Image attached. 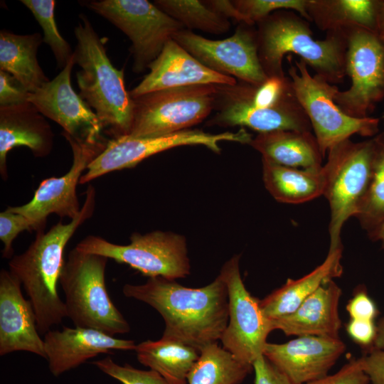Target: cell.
Returning a JSON list of instances; mask_svg holds the SVG:
<instances>
[{"label": "cell", "instance_id": "obj_22", "mask_svg": "<svg viewBox=\"0 0 384 384\" xmlns=\"http://www.w3.org/2000/svg\"><path fill=\"white\" fill-rule=\"evenodd\" d=\"M53 133L44 116L30 102L0 107V174L8 178L6 157L17 146L28 147L36 157L48 156Z\"/></svg>", "mask_w": 384, "mask_h": 384}, {"label": "cell", "instance_id": "obj_13", "mask_svg": "<svg viewBox=\"0 0 384 384\" xmlns=\"http://www.w3.org/2000/svg\"><path fill=\"white\" fill-rule=\"evenodd\" d=\"M240 255L223 266L219 277L228 296V322L220 341L223 348L242 363L252 365L263 355L267 338L273 331L264 315L260 300L246 289L239 267Z\"/></svg>", "mask_w": 384, "mask_h": 384}, {"label": "cell", "instance_id": "obj_8", "mask_svg": "<svg viewBox=\"0 0 384 384\" xmlns=\"http://www.w3.org/2000/svg\"><path fill=\"white\" fill-rule=\"evenodd\" d=\"M307 67L304 60H294V65L290 61L288 73L324 157L330 148L352 135L368 137L379 133V118H354L344 113L334 100L338 87L311 75Z\"/></svg>", "mask_w": 384, "mask_h": 384}, {"label": "cell", "instance_id": "obj_47", "mask_svg": "<svg viewBox=\"0 0 384 384\" xmlns=\"http://www.w3.org/2000/svg\"><path fill=\"white\" fill-rule=\"evenodd\" d=\"M383 126H384V120H383Z\"/></svg>", "mask_w": 384, "mask_h": 384}, {"label": "cell", "instance_id": "obj_38", "mask_svg": "<svg viewBox=\"0 0 384 384\" xmlns=\"http://www.w3.org/2000/svg\"><path fill=\"white\" fill-rule=\"evenodd\" d=\"M29 93L13 75L0 70V107L26 103Z\"/></svg>", "mask_w": 384, "mask_h": 384}, {"label": "cell", "instance_id": "obj_39", "mask_svg": "<svg viewBox=\"0 0 384 384\" xmlns=\"http://www.w3.org/2000/svg\"><path fill=\"white\" fill-rule=\"evenodd\" d=\"M252 366L255 371V384H294L264 355L258 357Z\"/></svg>", "mask_w": 384, "mask_h": 384}, {"label": "cell", "instance_id": "obj_4", "mask_svg": "<svg viewBox=\"0 0 384 384\" xmlns=\"http://www.w3.org/2000/svg\"><path fill=\"white\" fill-rule=\"evenodd\" d=\"M74 29L77 44L73 51L80 96L94 110L104 133L114 139L129 134L133 100L124 86V70L117 69L107 56L105 39L100 37L87 17Z\"/></svg>", "mask_w": 384, "mask_h": 384}, {"label": "cell", "instance_id": "obj_6", "mask_svg": "<svg viewBox=\"0 0 384 384\" xmlns=\"http://www.w3.org/2000/svg\"><path fill=\"white\" fill-rule=\"evenodd\" d=\"M373 152L372 138L359 142L347 139L327 151V161L322 169L325 178L323 196L331 213L329 247L342 245V228L359 210L372 176Z\"/></svg>", "mask_w": 384, "mask_h": 384}, {"label": "cell", "instance_id": "obj_17", "mask_svg": "<svg viewBox=\"0 0 384 384\" xmlns=\"http://www.w3.org/2000/svg\"><path fill=\"white\" fill-rule=\"evenodd\" d=\"M345 350L339 338L304 336L284 343H267L263 355L294 384H304L327 375Z\"/></svg>", "mask_w": 384, "mask_h": 384}, {"label": "cell", "instance_id": "obj_14", "mask_svg": "<svg viewBox=\"0 0 384 384\" xmlns=\"http://www.w3.org/2000/svg\"><path fill=\"white\" fill-rule=\"evenodd\" d=\"M172 39L216 73L253 85L267 78L260 63L257 30L253 26L241 23L233 35L223 40L208 39L185 28Z\"/></svg>", "mask_w": 384, "mask_h": 384}, {"label": "cell", "instance_id": "obj_15", "mask_svg": "<svg viewBox=\"0 0 384 384\" xmlns=\"http://www.w3.org/2000/svg\"><path fill=\"white\" fill-rule=\"evenodd\" d=\"M73 151V163L68 171L60 177L43 179L35 191L33 198L26 204L9 208L23 215L35 225L36 231L44 230L46 219L51 214L60 218H75L81 208L77 196V186L89 164L106 147L108 140L82 144L65 137Z\"/></svg>", "mask_w": 384, "mask_h": 384}, {"label": "cell", "instance_id": "obj_26", "mask_svg": "<svg viewBox=\"0 0 384 384\" xmlns=\"http://www.w3.org/2000/svg\"><path fill=\"white\" fill-rule=\"evenodd\" d=\"M42 42L40 33L18 35L5 30L0 32V70L13 75L30 93L50 80L37 58Z\"/></svg>", "mask_w": 384, "mask_h": 384}, {"label": "cell", "instance_id": "obj_2", "mask_svg": "<svg viewBox=\"0 0 384 384\" xmlns=\"http://www.w3.org/2000/svg\"><path fill=\"white\" fill-rule=\"evenodd\" d=\"M95 203V189L90 184L75 218L68 223L59 221L47 232L37 231L29 247L10 259L9 271L21 282L33 306L41 334L67 317L65 305L57 287L65 262L64 250L78 228L92 216Z\"/></svg>", "mask_w": 384, "mask_h": 384}, {"label": "cell", "instance_id": "obj_29", "mask_svg": "<svg viewBox=\"0 0 384 384\" xmlns=\"http://www.w3.org/2000/svg\"><path fill=\"white\" fill-rule=\"evenodd\" d=\"M379 0H307L309 21L321 31L361 27L375 33Z\"/></svg>", "mask_w": 384, "mask_h": 384}, {"label": "cell", "instance_id": "obj_27", "mask_svg": "<svg viewBox=\"0 0 384 384\" xmlns=\"http://www.w3.org/2000/svg\"><path fill=\"white\" fill-rule=\"evenodd\" d=\"M265 186L277 201L298 204L323 195L322 168L319 170L287 167L262 158Z\"/></svg>", "mask_w": 384, "mask_h": 384}, {"label": "cell", "instance_id": "obj_35", "mask_svg": "<svg viewBox=\"0 0 384 384\" xmlns=\"http://www.w3.org/2000/svg\"><path fill=\"white\" fill-rule=\"evenodd\" d=\"M92 363L102 373L122 384H171L153 370H141L127 363L121 366L109 356Z\"/></svg>", "mask_w": 384, "mask_h": 384}, {"label": "cell", "instance_id": "obj_30", "mask_svg": "<svg viewBox=\"0 0 384 384\" xmlns=\"http://www.w3.org/2000/svg\"><path fill=\"white\" fill-rule=\"evenodd\" d=\"M252 366L240 362L218 342L201 350L200 356L187 377L188 384H240Z\"/></svg>", "mask_w": 384, "mask_h": 384}, {"label": "cell", "instance_id": "obj_42", "mask_svg": "<svg viewBox=\"0 0 384 384\" xmlns=\"http://www.w3.org/2000/svg\"><path fill=\"white\" fill-rule=\"evenodd\" d=\"M346 329L349 336L363 346L373 343L376 336V326L373 321L351 319Z\"/></svg>", "mask_w": 384, "mask_h": 384}, {"label": "cell", "instance_id": "obj_21", "mask_svg": "<svg viewBox=\"0 0 384 384\" xmlns=\"http://www.w3.org/2000/svg\"><path fill=\"white\" fill-rule=\"evenodd\" d=\"M149 72L129 93L132 99L148 92L195 85H235V78L203 65L174 40H170L149 66Z\"/></svg>", "mask_w": 384, "mask_h": 384}, {"label": "cell", "instance_id": "obj_36", "mask_svg": "<svg viewBox=\"0 0 384 384\" xmlns=\"http://www.w3.org/2000/svg\"><path fill=\"white\" fill-rule=\"evenodd\" d=\"M26 230H36L35 225L27 217L11 210L9 207L0 213V240L4 245L3 257L11 259L13 257V242L18 234Z\"/></svg>", "mask_w": 384, "mask_h": 384}, {"label": "cell", "instance_id": "obj_12", "mask_svg": "<svg viewBox=\"0 0 384 384\" xmlns=\"http://www.w3.org/2000/svg\"><path fill=\"white\" fill-rule=\"evenodd\" d=\"M252 137L245 129L237 132L211 134L199 129H186L155 137H132L129 135L108 140L105 149L89 164L80 184L114 171L135 166L142 160L167 149L186 145H203L220 154L221 142L249 144Z\"/></svg>", "mask_w": 384, "mask_h": 384}, {"label": "cell", "instance_id": "obj_46", "mask_svg": "<svg viewBox=\"0 0 384 384\" xmlns=\"http://www.w3.org/2000/svg\"><path fill=\"white\" fill-rule=\"evenodd\" d=\"M372 239L380 241L384 248V224L378 230Z\"/></svg>", "mask_w": 384, "mask_h": 384}, {"label": "cell", "instance_id": "obj_18", "mask_svg": "<svg viewBox=\"0 0 384 384\" xmlns=\"http://www.w3.org/2000/svg\"><path fill=\"white\" fill-rule=\"evenodd\" d=\"M232 86L220 85L215 105L218 110L207 125L247 127L259 134L278 130L311 132L309 119L297 98L274 108L257 109L241 99Z\"/></svg>", "mask_w": 384, "mask_h": 384}, {"label": "cell", "instance_id": "obj_25", "mask_svg": "<svg viewBox=\"0 0 384 384\" xmlns=\"http://www.w3.org/2000/svg\"><path fill=\"white\" fill-rule=\"evenodd\" d=\"M262 158L279 165L319 170L324 158L311 132L278 130L260 133L249 144Z\"/></svg>", "mask_w": 384, "mask_h": 384}, {"label": "cell", "instance_id": "obj_32", "mask_svg": "<svg viewBox=\"0 0 384 384\" xmlns=\"http://www.w3.org/2000/svg\"><path fill=\"white\" fill-rule=\"evenodd\" d=\"M154 4L179 22L185 29H198L220 35L230 28L228 18L198 0H155Z\"/></svg>", "mask_w": 384, "mask_h": 384}, {"label": "cell", "instance_id": "obj_28", "mask_svg": "<svg viewBox=\"0 0 384 384\" xmlns=\"http://www.w3.org/2000/svg\"><path fill=\"white\" fill-rule=\"evenodd\" d=\"M138 361L159 373L171 384H186L187 377L201 351L183 343L161 338L137 345Z\"/></svg>", "mask_w": 384, "mask_h": 384}, {"label": "cell", "instance_id": "obj_33", "mask_svg": "<svg viewBox=\"0 0 384 384\" xmlns=\"http://www.w3.org/2000/svg\"><path fill=\"white\" fill-rule=\"evenodd\" d=\"M28 9L41 26L43 37V41L50 48L58 67L61 70L65 68L73 55L70 46L60 35L55 18L53 0H21Z\"/></svg>", "mask_w": 384, "mask_h": 384}, {"label": "cell", "instance_id": "obj_23", "mask_svg": "<svg viewBox=\"0 0 384 384\" xmlns=\"http://www.w3.org/2000/svg\"><path fill=\"white\" fill-rule=\"evenodd\" d=\"M341 289L331 280L309 295L292 313L270 321L273 330L287 336L338 338Z\"/></svg>", "mask_w": 384, "mask_h": 384}, {"label": "cell", "instance_id": "obj_9", "mask_svg": "<svg viewBox=\"0 0 384 384\" xmlns=\"http://www.w3.org/2000/svg\"><path fill=\"white\" fill-rule=\"evenodd\" d=\"M75 247L127 264L149 277L175 280L190 274L186 238L171 232L134 233L128 245H118L96 235H87Z\"/></svg>", "mask_w": 384, "mask_h": 384}, {"label": "cell", "instance_id": "obj_20", "mask_svg": "<svg viewBox=\"0 0 384 384\" xmlns=\"http://www.w3.org/2000/svg\"><path fill=\"white\" fill-rule=\"evenodd\" d=\"M45 353L50 373L55 377L70 370L102 353L135 350L133 340L89 328L63 326L50 330L43 337Z\"/></svg>", "mask_w": 384, "mask_h": 384}, {"label": "cell", "instance_id": "obj_24", "mask_svg": "<svg viewBox=\"0 0 384 384\" xmlns=\"http://www.w3.org/2000/svg\"><path fill=\"white\" fill-rule=\"evenodd\" d=\"M342 250V245L329 247L324 261L314 270L299 279H287L281 287L260 300L265 317L272 321L292 313L321 286L340 277Z\"/></svg>", "mask_w": 384, "mask_h": 384}, {"label": "cell", "instance_id": "obj_45", "mask_svg": "<svg viewBox=\"0 0 384 384\" xmlns=\"http://www.w3.org/2000/svg\"><path fill=\"white\" fill-rule=\"evenodd\" d=\"M373 344V348L384 349V316L376 326V336Z\"/></svg>", "mask_w": 384, "mask_h": 384}, {"label": "cell", "instance_id": "obj_44", "mask_svg": "<svg viewBox=\"0 0 384 384\" xmlns=\"http://www.w3.org/2000/svg\"><path fill=\"white\" fill-rule=\"evenodd\" d=\"M375 33L384 45V0H379Z\"/></svg>", "mask_w": 384, "mask_h": 384}, {"label": "cell", "instance_id": "obj_43", "mask_svg": "<svg viewBox=\"0 0 384 384\" xmlns=\"http://www.w3.org/2000/svg\"><path fill=\"white\" fill-rule=\"evenodd\" d=\"M203 2L207 6L222 16L226 18H233L241 23H245L242 15L235 7L233 1L209 0L203 1Z\"/></svg>", "mask_w": 384, "mask_h": 384}, {"label": "cell", "instance_id": "obj_37", "mask_svg": "<svg viewBox=\"0 0 384 384\" xmlns=\"http://www.w3.org/2000/svg\"><path fill=\"white\" fill-rule=\"evenodd\" d=\"M370 380L364 372L361 358L351 359L338 372L304 384H368Z\"/></svg>", "mask_w": 384, "mask_h": 384}, {"label": "cell", "instance_id": "obj_7", "mask_svg": "<svg viewBox=\"0 0 384 384\" xmlns=\"http://www.w3.org/2000/svg\"><path fill=\"white\" fill-rule=\"evenodd\" d=\"M220 85H195L161 90L132 99L129 136L155 137L188 129L215 107Z\"/></svg>", "mask_w": 384, "mask_h": 384}, {"label": "cell", "instance_id": "obj_3", "mask_svg": "<svg viewBox=\"0 0 384 384\" xmlns=\"http://www.w3.org/2000/svg\"><path fill=\"white\" fill-rule=\"evenodd\" d=\"M255 25L258 57L267 78L286 76L282 61L291 53L331 84L342 82L346 76L343 28L327 32L324 40H315L309 21L289 10L274 11Z\"/></svg>", "mask_w": 384, "mask_h": 384}, {"label": "cell", "instance_id": "obj_31", "mask_svg": "<svg viewBox=\"0 0 384 384\" xmlns=\"http://www.w3.org/2000/svg\"><path fill=\"white\" fill-rule=\"evenodd\" d=\"M372 176L366 194L355 218L370 238L384 224V132L372 138Z\"/></svg>", "mask_w": 384, "mask_h": 384}, {"label": "cell", "instance_id": "obj_41", "mask_svg": "<svg viewBox=\"0 0 384 384\" xmlns=\"http://www.w3.org/2000/svg\"><path fill=\"white\" fill-rule=\"evenodd\" d=\"M361 358L363 369L371 384H384V349L373 348Z\"/></svg>", "mask_w": 384, "mask_h": 384}, {"label": "cell", "instance_id": "obj_16", "mask_svg": "<svg viewBox=\"0 0 384 384\" xmlns=\"http://www.w3.org/2000/svg\"><path fill=\"white\" fill-rule=\"evenodd\" d=\"M74 57L53 80L29 93L28 102L44 116L63 129L64 137L79 143L93 144L107 140L103 126L92 108L71 85Z\"/></svg>", "mask_w": 384, "mask_h": 384}, {"label": "cell", "instance_id": "obj_1", "mask_svg": "<svg viewBox=\"0 0 384 384\" xmlns=\"http://www.w3.org/2000/svg\"><path fill=\"white\" fill-rule=\"evenodd\" d=\"M122 292L161 314L165 323L161 338L200 351L220 340L228 325V290L219 276L200 288L186 287L162 277H149L142 284H124Z\"/></svg>", "mask_w": 384, "mask_h": 384}, {"label": "cell", "instance_id": "obj_19", "mask_svg": "<svg viewBox=\"0 0 384 384\" xmlns=\"http://www.w3.org/2000/svg\"><path fill=\"white\" fill-rule=\"evenodd\" d=\"M21 283L9 270L0 272V356L26 351L46 358L36 315Z\"/></svg>", "mask_w": 384, "mask_h": 384}, {"label": "cell", "instance_id": "obj_34", "mask_svg": "<svg viewBox=\"0 0 384 384\" xmlns=\"http://www.w3.org/2000/svg\"><path fill=\"white\" fill-rule=\"evenodd\" d=\"M234 5L242 15L245 24L254 26L272 13L293 10L309 21L307 0H235Z\"/></svg>", "mask_w": 384, "mask_h": 384}, {"label": "cell", "instance_id": "obj_11", "mask_svg": "<svg viewBox=\"0 0 384 384\" xmlns=\"http://www.w3.org/2000/svg\"><path fill=\"white\" fill-rule=\"evenodd\" d=\"M343 29L347 43L345 69L351 86L338 90L334 100L348 116L364 118L384 100V45L373 31L356 26Z\"/></svg>", "mask_w": 384, "mask_h": 384}, {"label": "cell", "instance_id": "obj_5", "mask_svg": "<svg viewBox=\"0 0 384 384\" xmlns=\"http://www.w3.org/2000/svg\"><path fill=\"white\" fill-rule=\"evenodd\" d=\"M108 260L75 247L65 260L59 284L65 294L67 318L75 326L97 329L114 336L129 332L130 326L107 289Z\"/></svg>", "mask_w": 384, "mask_h": 384}, {"label": "cell", "instance_id": "obj_40", "mask_svg": "<svg viewBox=\"0 0 384 384\" xmlns=\"http://www.w3.org/2000/svg\"><path fill=\"white\" fill-rule=\"evenodd\" d=\"M346 310L351 319L373 321L377 314L374 302L364 290L358 291L349 300Z\"/></svg>", "mask_w": 384, "mask_h": 384}, {"label": "cell", "instance_id": "obj_10", "mask_svg": "<svg viewBox=\"0 0 384 384\" xmlns=\"http://www.w3.org/2000/svg\"><path fill=\"white\" fill-rule=\"evenodd\" d=\"M84 4L129 38L135 73L147 70L173 36L184 28L147 0H92Z\"/></svg>", "mask_w": 384, "mask_h": 384}]
</instances>
